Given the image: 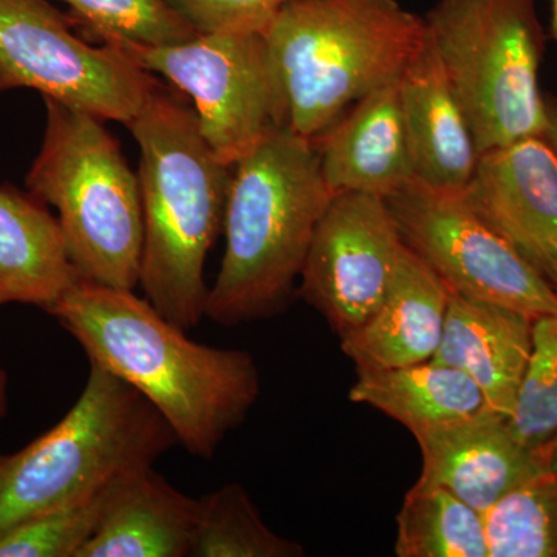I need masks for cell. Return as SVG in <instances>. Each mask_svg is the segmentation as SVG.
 Wrapping results in <instances>:
<instances>
[{
    "label": "cell",
    "instance_id": "obj_1",
    "mask_svg": "<svg viewBox=\"0 0 557 557\" xmlns=\"http://www.w3.org/2000/svg\"><path fill=\"white\" fill-rule=\"evenodd\" d=\"M46 313L89 361L141 392L190 456L211 460L258 401L260 373L248 351L189 339L135 289L78 278Z\"/></svg>",
    "mask_w": 557,
    "mask_h": 557
},
{
    "label": "cell",
    "instance_id": "obj_2",
    "mask_svg": "<svg viewBox=\"0 0 557 557\" xmlns=\"http://www.w3.org/2000/svg\"><path fill=\"white\" fill-rule=\"evenodd\" d=\"M127 127L141 152L139 285L164 318L189 332L205 318V262L223 231L233 166L209 148L194 109L160 83Z\"/></svg>",
    "mask_w": 557,
    "mask_h": 557
},
{
    "label": "cell",
    "instance_id": "obj_3",
    "mask_svg": "<svg viewBox=\"0 0 557 557\" xmlns=\"http://www.w3.org/2000/svg\"><path fill=\"white\" fill-rule=\"evenodd\" d=\"M333 196L317 143L287 127H274L240 157L226 200L225 255L205 318L236 327L287 309Z\"/></svg>",
    "mask_w": 557,
    "mask_h": 557
},
{
    "label": "cell",
    "instance_id": "obj_4",
    "mask_svg": "<svg viewBox=\"0 0 557 557\" xmlns=\"http://www.w3.org/2000/svg\"><path fill=\"white\" fill-rule=\"evenodd\" d=\"M398 0H293L262 32L281 126L318 141L361 98L401 78L426 39Z\"/></svg>",
    "mask_w": 557,
    "mask_h": 557
},
{
    "label": "cell",
    "instance_id": "obj_5",
    "mask_svg": "<svg viewBox=\"0 0 557 557\" xmlns=\"http://www.w3.org/2000/svg\"><path fill=\"white\" fill-rule=\"evenodd\" d=\"M44 101L46 131L27 174L28 193L57 209L81 278L135 289L145 237L138 174L106 121L49 98Z\"/></svg>",
    "mask_w": 557,
    "mask_h": 557
},
{
    "label": "cell",
    "instance_id": "obj_6",
    "mask_svg": "<svg viewBox=\"0 0 557 557\" xmlns=\"http://www.w3.org/2000/svg\"><path fill=\"white\" fill-rule=\"evenodd\" d=\"M78 401L57 426L17 450L0 493V534L72 498L152 468L178 445L141 392L89 361Z\"/></svg>",
    "mask_w": 557,
    "mask_h": 557
},
{
    "label": "cell",
    "instance_id": "obj_7",
    "mask_svg": "<svg viewBox=\"0 0 557 557\" xmlns=\"http://www.w3.org/2000/svg\"><path fill=\"white\" fill-rule=\"evenodd\" d=\"M428 35L480 153L544 137V33L534 0H438Z\"/></svg>",
    "mask_w": 557,
    "mask_h": 557
},
{
    "label": "cell",
    "instance_id": "obj_8",
    "mask_svg": "<svg viewBox=\"0 0 557 557\" xmlns=\"http://www.w3.org/2000/svg\"><path fill=\"white\" fill-rule=\"evenodd\" d=\"M73 24L49 0H0V91L36 90L127 126L157 81L124 51L76 36Z\"/></svg>",
    "mask_w": 557,
    "mask_h": 557
},
{
    "label": "cell",
    "instance_id": "obj_9",
    "mask_svg": "<svg viewBox=\"0 0 557 557\" xmlns=\"http://www.w3.org/2000/svg\"><path fill=\"white\" fill-rule=\"evenodd\" d=\"M384 201L406 247L450 293L533 319L557 314V289L469 207L461 193L412 178Z\"/></svg>",
    "mask_w": 557,
    "mask_h": 557
},
{
    "label": "cell",
    "instance_id": "obj_10",
    "mask_svg": "<svg viewBox=\"0 0 557 557\" xmlns=\"http://www.w3.org/2000/svg\"><path fill=\"white\" fill-rule=\"evenodd\" d=\"M115 49L188 95L201 135L230 166L282 127L262 33H197L170 46Z\"/></svg>",
    "mask_w": 557,
    "mask_h": 557
},
{
    "label": "cell",
    "instance_id": "obj_11",
    "mask_svg": "<svg viewBox=\"0 0 557 557\" xmlns=\"http://www.w3.org/2000/svg\"><path fill=\"white\" fill-rule=\"evenodd\" d=\"M405 247L383 197L335 194L314 231L300 296L344 338L380 309Z\"/></svg>",
    "mask_w": 557,
    "mask_h": 557
},
{
    "label": "cell",
    "instance_id": "obj_12",
    "mask_svg": "<svg viewBox=\"0 0 557 557\" xmlns=\"http://www.w3.org/2000/svg\"><path fill=\"white\" fill-rule=\"evenodd\" d=\"M461 196L557 289V156L547 139L480 153Z\"/></svg>",
    "mask_w": 557,
    "mask_h": 557
},
{
    "label": "cell",
    "instance_id": "obj_13",
    "mask_svg": "<svg viewBox=\"0 0 557 557\" xmlns=\"http://www.w3.org/2000/svg\"><path fill=\"white\" fill-rule=\"evenodd\" d=\"M423 468L417 486H440L486 511L525 480L547 471V453L520 443L508 418L490 408L463 420L421 432Z\"/></svg>",
    "mask_w": 557,
    "mask_h": 557
},
{
    "label": "cell",
    "instance_id": "obj_14",
    "mask_svg": "<svg viewBox=\"0 0 557 557\" xmlns=\"http://www.w3.org/2000/svg\"><path fill=\"white\" fill-rule=\"evenodd\" d=\"M399 79L361 98L314 141L322 175L333 194L386 199L413 178Z\"/></svg>",
    "mask_w": 557,
    "mask_h": 557
},
{
    "label": "cell",
    "instance_id": "obj_15",
    "mask_svg": "<svg viewBox=\"0 0 557 557\" xmlns=\"http://www.w3.org/2000/svg\"><path fill=\"white\" fill-rule=\"evenodd\" d=\"M413 178L432 188L461 193L479 152L467 115L426 35L399 79Z\"/></svg>",
    "mask_w": 557,
    "mask_h": 557
},
{
    "label": "cell",
    "instance_id": "obj_16",
    "mask_svg": "<svg viewBox=\"0 0 557 557\" xmlns=\"http://www.w3.org/2000/svg\"><path fill=\"white\" fill-rule=\"evenodd\" d=\"M534 319L522 311L450 293L434 361L474 381L487 408L509 418L533 350Z\"/></svg>",
    "mask_w": 557,
    "mask_h": 557
},
{
    "label": "cell",
    "instance_id": "obj_17",
    "mask_svg": "<svg viewBox=\"0 0 557 557\" xmlns=\"http://www.w3.org/2000/svg\"><path fill=\"white\" fill-rule=\"evenodd\" d=\"M450 292L405 247L380 309L341 338L344 355L362 369L401 368L434 357L445 329Z\"/></svg>",
    "mask_w": 557,
    "mask_h": 557
},
{
    "label": "cell",
    "instance_id": "obj_18",
    "mask_svg": "<svg viewBox=\"0 0 557 557\" xmlns=\"http://www.w3.org/2000/svg\"><path fill=\"white\" fill-rule=\"evenodd\" d=\"M199 509V498L186 496L153 467L143 469L121 483L78 557H188Z\"/></svg>",
    "mask_w": 557,
    "mask_h": 557
},
{
    "label": "cell",
    "instance_id": "obj_19",
    "mask_svg": "<svg viewBox=\"0 0 557 557\" xmlns=\"http://www.w3.org/2000/svg\"><path fill=\"white\" fill-rule=\"evenodd\" d=\"M78 278L46 205L30 193L0 188V309L27 304L47 311Z\"/></svg>",
    "mask_w": 557,
    "mask_h": 557
},
{
    "label": "cell",
    "instance_id": "obj_20",
    "mask_svg": "<svg viewBox=\"0 0 557 557\" xmlns=\"http://www.w3.org/2000/svg\"><path fill=\"white\" fill-rule=\"evenodd\" d=\"M348 398L394 418L413 437L487 408L474 381L434 359L401 368H358Z\"/></svg>",
    "mask_w": 557,
    "mask_h": 557
},
{
    "label": "cell",
    "instance_id": "obj_21",
    "mask_svg": "<svg viewBox=\"0 0 557 557\" xmlns=\"http://www.w3.org/2000/svg\"><path fill=\"white\" fill-rule=\"evenodd\" d=\"M398 557H487L482 515L440 486L413 485L397 516Z\"/></svg>",
    "mask_w": 557,
    "mask_h": 557
},
{
    "label": "cell",
    "instance_id": "obj_22",
    "mask_svg": "<svg viewBox=\"0 0 557 557\" xmlns=\"http://www.w3.org/2000/svg\"><path fill=\"white\" fill-rule=\"evenodd\" d=\"M194 557H302V545L278 536L247 490L233 482L199 498Z\"/></svg>",
    "mask_w": 557,
    "mask_h": 557
},
{
    "label": "cell",
    "instance_id": "obj_23",
    "mask_svg": "<svg viewBox=\"0 0 557 557\" xmlns=\"http://www.w3.org/2000/svg\"><path fill=\"white\" fill-rule=\"evenodd\" d=\"M487 557H557V479L544 471L482 512Z\"/></svg>",
    "mask_w": 557,
    "mask_h": 557
},
{
    "label": "cell",
    "instance_id": "obj_24",
    "mask_svg": "<svg viewBox=\"0 0 557 557\" xmlns=\"http://www.w3.org/2000/svg\"><path fill=\"white\" fill-rule=\"evenodd\" d=\"M126 479L10 528L0 534V557H78L100 530L116 491Z\"/></svg>",
    "mask_w": 557,
    "mask_h": 557
},
{
    "label": "cell",
    "instance_id": "obj_25",
    "mask_svg": "<svg viewBox=\"0 0 557 557\" xmlns=\"http://www.w3.org/2000/svg\"><path fill=\"white\" fill-rule=\"evenodd\" d=\"M73 22L106 46H170L197 35L166 0H61Z\"/></svg>",
    "mask_w": 557,
    "mask_h": 557
},
{
    "label": "cell",
    "instance_id": "obj_26",
    "mask_svg": "<svg viewBox=\"0 0 557 557\" xmlns=\"http://www.w3.org/2000/svg\"><path fill=\"white\" fill-rule=\"evenodd\" d=\"M508 424L531 449L544 450L557 435V314L534 319L533 350Z\"/></svg>",
    "mask_w": 557,
    "mask_h": 557
},
{
    "label": "cell",
    "instance_id": "obj_27",
    "mask_svg": "<svg viewBox=\"0 0 557 557\" xmlns=\"http://www.w3.org/2000/svg\"><path fill=\"white\" fill-rule=\"evenodd\" d=\"M199 33H262L293 0H166Z\"/></svg>",
    "mask_w": 557,
    "mask_h": 557
},
{
    "label": "cell",
    "instance_id": "obj_28",
    "mask_svg": "<svg viewBox=\"0 0 557 557\" xmlns=\"http://www.w3.org/2000/svg\"><path fill=\"white\" fill-rule=\"evenodd\" d=\"M544 138L557 156V98L545 97V131Z\"/></svg>",
    "mask_w": 557,
    "mask_h": 557
},
{
    "label": "cell",
    "instance_id": "obj_29",
    "mask_svg": "<svg viewBox=\"0 0 557 557\" xmlns=\"http://www.w3.org/2000/svg\"><path fill=\"white\" fill-rule=\"evenodd\" d=\"M9 412V376L5 370L0 368V423Z\"/></svg>",
    "mask_w": 557,
    "mask_h": 557
},
{
    "label": "cell",
    "instance_id": "obj_30",
    "mask_svg": "<svg viewBox=\"0 0 557 557\" xmlns=\"http://www.w3.org/2000/svg\"><path fill=\"white\" fill-rule=\"evenodd\" d=\"M16 457L17 453L0 454V493H2V487L5 485L7 479H9L11 468H13Z\"/></svg>",
    "mask_w": 557,
    "mask_h": 557
},
{
    "label": "cell",
    "instance_id": "obj_31",
    "mask_svg": "<svg viewBox=\"0 0 557 557\" xmlns=\"http://www.w3.org/2000/svg\"><path fill=\"white\" fill-rule=\"evenodd\" d=\"M545 453H547L548 471L557 479V435L549 442Z\"/></svg>",
    "mask_w": 557,
    "mask_h": 557
},
{
    "label": "cell",
    "instance_id": "obj_32",
    "mask_svg": "<svg viewBox=\"0 0 557 557\" xmlns=\"http://www.w3.org/2000/svg\"><path fill=\"white\" fill-rule=\"evenodd\" d=\"M552 2L553 11V33H555L557 39V0H549Z\"/></svg>",
    "mask_w": 557,
    "mask_h": 557
}]
</instances>
